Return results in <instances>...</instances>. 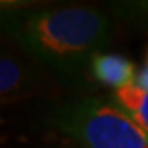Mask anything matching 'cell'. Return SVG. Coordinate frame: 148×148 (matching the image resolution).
<instances>
[{
	"mask_svg": "<svg viewBox=\"0 0 148 148\" xmlns=\"http://www.w3.org/2000/svg\"><path fill=\"white\" fill-rule=\"evenodd\" d=\"M114 10L135 20H148V2H120L114 3Z\"/></svg>",
	"mask_w": 148,
	"mask_h": 148,
	"instance_id": "obj_6",
	"label": "cell"
},
{
	"mask_svg": "<svg viewBox=\"0 0 148 148\" xmlns=\"http://www.w3.org/2000/svg\"><path fill=\"white\" fill-rule=\"evenodd\" d=\"M112 101L132 117L138 123V127L143 128L148 133V92L142 90L137 86H130L125 89L115 90L110 95Z\"/></svg>",
	"mask_w": 148,
	"mask_h": 148,
	"instance_id": "obj_5",
	"label": "cell"
},
{
	"mask_svg": "<svg viewBox=\"0 0 148 148\" xmlns=\"http://www.w3.org/2000/svg\"><path fill=\"white\" fill-rule=\"evenodd\" d=\"M143 68L148 69V56H147V61H145V64H143Z\"/></svg>",
	"mask_w": 148,
	"mask_h": 148,
	"instance_id": "obj_7",
	"label": "cell"
},
{
	"mask_svg": "<svg viewBox=\"0 0 148 148\" xmlns=\"http://www.w3.org/2000/svg\"><path fill=\"white\" fill-rule=\"evenodd\" d=\"M2 30L33 63L74 82L112 43L115 25L99 8L68 5L3 10Z\"/></svg>",
	"mask_w": 148,
	"mask_h": 148,
	"instance_id": "obj_1",
	"label": "cell"
},
{
	"mask_svg": "<svg viewBox=\"0 0 148 148\" xmlns=\"http://www.w3.org/2000/svg\"><path fill=\"white\" fill-rule=\"evenodd\" d=\"M135 64L128 58L115 53H99L90 61L89 74L101 86L110 87L112 92L130 86H135L137 79Z\"/></svg>",
	"mask_w": 148,
	"mask_h": 148,
	"instance_id": "obj_4",
	"label": "cell"
},
{
	"mask_svg": "<svg viewBox=\"0 0 148 148\" xmlns=\"http://www.w3.org/2000/svg\"><path fill=\"white\" fill-rule=\"evenodd\" d=\"M53 123L81 148H148V133L110 97L64 102Z\"/></svg>",
	"mask_w": 148,
	"mask_h": 148,
	"instance_id": "obj_2",
	"label": "cell"
},
{
	"mask_svg": "<svg viewBox=\"0 0 148 148\" xmlns=\"http://www.w3.org/2000/svg\"><path fill=\"white\" fill-rule=\"evenodd\" d=\"M33 71L20 54L3 51L0 56V99L2 104H13L33 92Z\"/></svg>",
	"mask_w": 148,
	"mask_h": 148,
	"instance_id": "obj_3",
	"label": "cell"
}]
</instances>
